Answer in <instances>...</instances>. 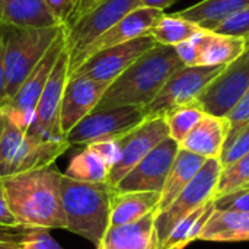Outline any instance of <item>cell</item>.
I'll use <instances>...</instances> for the list:
<instances>
[{"instance_id": "1", "label": "cell", "mask_w": 249, "mask_h": 249, "mask_svg": "<svg viewBox=\"0 0 249 249\" xmlns=\"http://www.w3.org/2000/svg\"><path fill=\"white\" fill-rule=\"evenodd\" d=\"M63 174L53 165L1 178L16 225L29 229H64L61 204Z\"/></svg>"}, {"instance_id": "2", "label": "cell", "mask_w": 249, "mask_h": 249, "mask_svg": "<svg viewBox=\"0 0 249 249\" xmlns=\"http://www.w3.org/2000/svg\"><path fill=\"white\" fill-rule=\"evenodd\" d=\"M184 66L175 47L158 44L108 86L93 111L120 107L144 109L158 96L168 79Z\"/></svg>"}, {"instance_id": "3", "label": "cell", "mask_w": 249, "mask_h": 249, "mask_svg": "<svg viewBox=\"0 0 249 249\" xmlns=\"http://www.w3.org/2000/svg\"><path fill=\"white\" fill-rule=\"evenodd\" d=\"M112 191L107 182H82L63 174L61 204L66 231L98 248L109 228Z\"/></svg>"}, {"instance_id": "4", "label": "cell", "mask_w": 249, "mask_h": 249, "mask_svg": "<svg viewBox=\"0 0 249 249\" xmlns=\"http://www.w3.org/2000/svg\"><path fill=\"white\" fill-rule=\"evenodd\" d=\"M69 147L67 140H47L4 114L0 131V178L50 166Z\"/></svg>"}, {"instance_id": "5", "label": "cell", "mask_w": 249, "mask_h": 249, "mask_svg": "<svg viewBox=\"0 0 249 249\" xmlns=\"http://www.w3.org/2000/svg\"><path fill=\"white\" fill-rule=\"evenodd\" d=\"M0 26L4 42L7 104L64 28L60 25L51 28H16L1 23Z\"/></svg>"}, {"instance_id": "6", "label": "cell", "mask_w": 249, "mask_h": 249, "mask_svg": "<svg viewBox=\"0 0 249 249\" xmlns=\"http://www.w3.org/2000/svg\"><path fill=\"white\" fill-rule=\"evenodd\" d=\"M223 165L220 159H207L194 179L184 188L177 200L163 212L156 213L155 228L159 247L168 239L172 229L190 213L214 198Z\"/></svg>"}, {"instance_id": "7", "label": "cell", "mask_w": 249, "mask_h": 249, "mask_svg": "<svg viewBox=\"0 0 249 249\" xmlns=\"http://www.w3.org/2000/svg\"><path fill=\"white\" fill-rule=\"evenodd\" d=\"M226 66H184L175 71L158 96L144 108V115L159 117L171 109L196 102L198 95L225 70Z\"/></svg>"}, {"instance_id": "8", "label": "cell", "mask_w": 249, "mask_h": 249, "mask_svg": "<svg viewBox=\"0 0 249 249\" xmlns=\"http://www.w3.org/2000/svg\"><path fill=\"white\" fill-rule=\"evenodd\" d=\"M140 7V0H101L92 10L64 29L70 64L104 32Z\"/></svg>"}, {"instance_id": "9", "label": "cell", "mask_w": 249, "mask_h": 249, "mask_svg": "<svg viewBox=\"0 0 249 249\" xmlns=\"http://www.w3.org/2000/svg\"><path fill=\"white\" fill-rule=\"evenodd\" d=\"M144 120V109L139 107L92 111L66 136V140L70 146L86 147L95 142L121 139Z\"/></svg>"}, {"instance_id": "10", "label": "cell", "mask_w": 249, "mask_h": 249, "mask_svg": "<svg viewBox=\"0 0 249 249\" xmlns=\"http://www.w3.org/2000/svg\"><path fill=\"white\" fill-rule=\"evenodd\" d=\"M66 47H67L66 34L63 31L57 36V39L51 44V47L41 58V61L29 73L26 80L15 93V96L1 108L7 117H10L22 127L31 128L35 124V111H36L38 101L41 98V93L50 79V74L60 54L66 50Z\"/></svg>"}, {"instance_id": "11", "label": "cell", "mask_w": 249, "mask_h": 249, "mask_svg": "<svg viewBox=\"0 0 249 249\" xmlns=\"http://www.w3.org/2000/svg\"><path fill=\"white\" fill-rule=\"evenodd\" d=\"M249 89V47L241 57L228 64L225 70L198 95L196 102L206 114L226 117Z\"/></svg>"}, {"instance_id": "12", "label": "cell", "mask_w": 249, "mask_h": 249, "mask_svg": "<svg viewBox=\"0 0 249 249\" xmlns=\"http://www.w3.org/2000/svg\"><path fill=\"white\" fill-rule=\"evenodd\" d=\"M155 45H158V42L150 34L139 36L133 41L98 51L73 71H70V74H83L109 86L133 63H136Z\"/></svg>"}, {"instance_id": "13", "label": "cell", "mask_w": 249, "mask_h": 249, "mask_svg": "<svg viewBox=\"0 0 249 249\" xmlns=\"http://www.w3.org/2000/svg\"><path fill=\"white\" fill-rule=\"evenodd\" d=\"M169 137V130L165 117H147L142 124L130 133L118 139L121 158L118 163L109 171L107 184L114 190L120 181L159 143Z\"/></svg>"}, {"instance_id": "14", "label": "cell", "mask_w": 249, "mask_h": 249, "mask_svg": "<svg viewBox=\"0 0 249 249\" xmlns=\"http://www.w3.org/2000/svg\"><path fill=\"white\" fill-rule=\"evenodd\" d=\"M178 152H179V144L171 137L165 139L120 181V184L114 188V191L162 193Z\"/></svg>"}, {"instance_id": "15", "label": "cell", "mask_w": 249, "mask_h": 249, "mask_svg": "<svg viewBox=\"0 0 249 249\" xmlns=\"http://www.w3.org/2000/svg\"><path fill=\"white\" fill-rule=\"evenodd\" d=\"M70 73V54L66 50L60 54L50 79L41 93L35 111V124L31 127L47 140H66L60 127V111L64 88Z\"/></svg>"}, {"instance_id": "16", "label": "cell", "mask_w": 249, "mask_h": 249, "mask_svg": "<svg viewBox=\"0 0 249 249\" xmlns=\"http://www.w3.org/2000/svg\"><path fill=\"white\" fill-rule=\"evenodd\" d=\"M107 89L108 85L96 82L88 76L69 74L60 111V127L64 139L96 108Z\"/></svg>"}, {"instance_id": "17", "label": "cell", "mask_w": 249, "mask_h": 249, "mask_svg": "<svg viewBox=\"0 0 249 249\" xmlns=\"http://www.w3.org/2000/svg\"><path fill=\"white\" fill-rule=\"evenodd\" d=\"M163 15H165L163 10H158V9H150V7H137V9H134L127 16H124L120 22H117L112 28H109L107 32H104L99 38H96L70 64V71H73L85 60H88L90 55L96 54L98 51H102L105 48H111V47L133 41V39H136L139 36H143V35H149L153 25Z\"/></svg>"}, {"instance_id": "18", "label": "cell", "mask_w": 249, "mask_h": 249, "mask_svg": "<svg viewBox=\"0 0 249 249\" xmlns=\"http://www.w3.org/2000/svg\"><path fill=\"white\" fill-rule=\"evenodd\" d=\"M228 134L229 123L225 117L204 114V117L182 140L179 147L203 156L204 159H220Z\"/></svg>"}, {"instance_id": "19", "label": "cell", "mask_w": 249, "mask_h": 249, "mask_svg": "<svg viewBox=\"0 0 249 249\" xmlns=\"http://www.w3.org/2000/svg\"><path fill=\"white\" fill-rule=\"evenodd\" d=\"M155 217L156 213H152L134 223L109 226L96 249H160Z\"/></svg>"}, {"instance_id": "20", "label": "cell", "mask_w": 249, "mask_h": 249, "mask_svg": "<svg viewBox=\"0 0 249 249\" xmlns=\"http://www.w3.org/2000/svg\"><path fill=\"white\" fill-rule=\"evenodd\" d=\"M197 41V66H228L244 54L247 42L244 36L222 35L204 31Z\"/></svg>"}, {"instance_id": "21", "label": "cell", "mask_w": 249, "mask_h": 249, "mask_svg": "<svg viewBox=\"0 0 249 249\" xmlns=\"http://www.w3.org/2000/svg\"><path fill=\"white\" fill-rule=\"evenodd\" d=\"M160 193L156 191H112L109 226L134 223L158 212Z\"/></svg>"}, {"instance_id": "22", "label": "cell", "mask_w": 249, "mask_h": 249, "mask_svg": "<svg viewBox=\"0 0 249 249\" xmlns=\"http://www.w3.org/2000/svg\"><path fill=\"white\" fill-rule=\"evenodd\" d=\"M0 23L16 28H51L58 25L44 0H0Z\"/></svg>"}, {"instance_id": "23", "label": "cell", "mask_w": 249, "mask_h": 249, "mask_svg": "<svg viewBox=\"0 0 249 249\" xmlns=\"http://www.w3.org/2000/svg\"><path fill=\"white\" fill-rule=\"evenodd\" d=\"M200 241H209V242L249 241V212L214 210L200 235Z\"/></svg>"}, {"instance_id": "24", "label": "cell", "mask_w": 249, "mask_h": 249, "mask_svg": "<svg viewBox=\"0 0 249 249\" xmlns=\"http://www.w3.org/2000/svg\"><path fill=\"white\" fill-rule=\"evenodd\" d=\"M206 160L207 159H204L203 156H198L196 153H191V152L179 147L177 159L171 168L168 179L160 193V203H159L156 213L166 210L177 200V197L184 191V188L200 172V169L203 168Z\"/></svg>"}, {"instance_id": "25", "label": "cell", "mask_w": 249, "mask_h": 249, "mask_svg": "<svg viewBox=\"0 0 249 249\" xmlns=\"http://www.w3.org/2000/svg\"><path fill=\"white\" fill-rule=\"evenodd\" d=\"M248 6L249 0H203L185 10L177 12V15L200 25L206 31H212L226 18Z\"/></svg>"}, {"instance_id": "26", "label": "cell", "mask_w": 249, "mask_h": 249, "mask_svg": "<svg viewBox=\"0 0 249 249\" xmlns=\"http://www.w3.org/2000/svg\"><path fill=\"white\" fill-rule=\"evenodd\" d=\"M214 210V198H212L206 204L185 216L172 229V232L169 233L168 239L163 242L160 249H184L191 242L200 239V235Z\"/></svg>"}, {"instance_id": "27", "label": "cell", "mask_w": 249, "mask_h": 249, "mask_svg": "<svg viewBox=\"0 0 249 249\" xmlns=\"http://www.w3.org/2000/svg\"><path fill=\"white\" fill-rule=\"evenodd\" d=\"M206 29H203L200 25L174 15H163L150 29V35L158 44L162 45H171L175 47L181 42L190 41L200 34H203Z\"/></svg>"}, {"instance_id": "28", "label": "cell", "mask_w": 249, "mask_h": 249, "mask_svg": "<svg viewBox=\"0 0 249 249\" xmlns=\"http://www.w3.org/2000/svg\"><path fill=\"white\" fill-rule=\"evenodd\" d=\"M64 175L82 182H107L109 168L93 150L83 147L71 158Z\"/></svg>"}, {"instance_id": "29", "label": "cell", "mask_w": 249, "mask_h": 249, "mask_svg": "<svg viewBox=\"0 0 249 249\" xmlns=\"http://www.w3.org/2000/svg\"><path fill=\"white\" fill-rule=\"evenodd\" d=\"M204 114L206 112L201 109V107L197 102L185 104L171 109L163 115L168 124L169 137L174 139L178 144H181L182 140L188 136V133L204 117Z\"/></svg>"}, {"instance_id": "30", "label": "cell", "mask_w": 249, "mask_h": 249, "mask_svg": "<svg viewBox=\"0 0 249 249\" xmlns=\"http://www.w3.org/2000/svg\"><path fill=\"white\" fill-rule=\"evenodd\" d=\"M249 181V153L238 159L229 166H225L222 169L217 190H216V197H220L226 193H231Z\"/></svg>"}, {"instance_id": "31", "label": "cell", "mask_w": 249, "mask_h": 249, "mask_svg": "<svg viewBox=\"0 0 249 249\" xmlns=\"http://www.w3.org/2000/svg\"><path fill=\"white\" fill-rule=\"evenodd\" d=\"M225 118L229 123V134H228L226 144H225V149H226L233 142L236 134L249 123V89Z\"/></svg>"}, {"instance_id": "32", "label": "cell", "mask_w": 249, "mask_h": 249, "mask_svg": "<svg viewBox=\"0 0 249 249\" xmlns=\"http://www.w3.org/2000/svg\"><path fill=\"white\" fill-rule=\"evenodd\" d=\"M216 34L232 35V36H248L249 35V6L231 15L223 22H220L214 29Z\"/></svg>"}, {"instance_id": "33", "label": "cell", "mask_w": 249, "mask_h": 249, "mask_svg": "<svg viewBox=\"0 0 249 249\" xmlns=\"http://www.w3.org/2000/svg\"><path fill=\"white\" fill-rule=\"evenodd\" d=\"M216 210L231 212H249V187L242 185L231 193L214 198Z\"/></svg>"}, {"instance_id": "34", "label": "cell", "mask_w": 249, "mask_h": 249, "mask_svg": "<svg viewBox=\"0 0 249 249\" xmlns=\"http://www.w3.org/2000/svg\"><path fill=\"white\" fill-rule=\"evenodd\" d=\"M249 153V123L236 134L233 142L223 150V155L220 158V162L225 166L232 165L238 159Z\"/></svg>"}, {"instance_id": "35", "label": "cell", "mask_w": 249, "mask_h": 249, "mask_svg": "<svg viewBox=\"0 0 249 249\" xmlns=\"http://www.w3.org/2000/svg\"><path fill=\"white\" fill-rule=\"evenodd\" d=\"M86 147L93 150L105 162V165L109 168V171L118 163V160L121 158V149H120L118 139H108V140L95 142Z\"/></svg>"}, {"instance_id": "36", "label": "cell", "mask_w": 249, "mask_h": 249, "mask_svg": "<svg viewBox=\"0 0 249 249\" xmlns=\"http://www.w3.org/2000/svg\"><path fill=\"white\" fill-rule=\"evenodd\" d=\"M22 249H63L61 245L51 236L47 229H29L26 236L23 238Z\"/></svg>"}, {"instance_id": "37", "label": "cell", "mask_w": 249, "mask_h": 249, "mask_svg": "<svg viewBox=\"0 0 249 249\" xmlns=\"http://www.w3.org/2000/svg\"><path fill=\"white\" fill-rule=\"evenodd\" d=\"M44 3L60 26L66 28L70 23L76 7V0H44Z\"/></svg>"}, {"instance_id": "38", "label": "cell", "mask_w": 249, "mask_h": 249, "mask_svg": "<svg viewBox=\"0 0 249 249\" xmlns=\"http://www.w3.org/2000/svg\"><path fill=\"white\" fill-rule=\"evenodd\" d=\"M29 228L0 225V249H22L20 244Z\"/></svg>"}, {"instance_id": "39", "label": "cell", "mask_w": 249, "mask_h": 249, "mask_svg": "<svg viewBox=\"0 0 249 249\" xmlns=\"http://www.w3.org/2000/svg\"><path fill=\"white\" fill-rule=\"evenodd\" d=\"M175 51L179 60L185 66H197V41L196 38L175 45Z\"/></svg>"}, {"instance_id": "40", "label": "cell", "mask_w": 249, "mask_h": 249, "mask_svg": "<svg viewBox=\"0 0 249 249\" xmlns=\"http://www.w3.org/2000/svg\"><path fill=\"white\" fill-rule=\"evenodd\" d=\"M0 225H7V226H19L16 225V220L9 209L7 204V198H6V193H4V187L0 178Z\"/></svg>"}, {"instance_id": "41", "label": "cell", "mask_w": 249, "mask_h": 249, "mask_svg": "<svg viewBox=\"0 0 249 249\" xmlns=\"http://www.w3.org/2000/svg\"><path fill=\"white\" fill-rule=\"evenodd\" d=\"M6 105V71H4V42L0 26V108Z\"/></svg>"}, {"instance_id": "42", "label": "cell", "mask_w": 249, "mask_h": 249, "mask_svg": "<svg viewBox=\"0 0 249 249\" xmlns=\"http://www.w3.org/2000/svg\"><path fill=\"white\" fill-rule=\"evenodd\" d=\"M101 0H76V7H74V12H73V16H71V20L67 26H70L73 22H76L79 18H82L83 15H86L89 10H92ZM66 26V28H67ZM64 28V29H66Z\"/></svg>"}, {"instance_id": "43", "label": "cell", "mask_w": 249, "mask_h": 249, "mask_svg": "<svg viewBox=\"0 0 249 249\" xmlns=\"http://www.w3.org/2000/svg\"><path fill=\"white\" fill-rule=\"evenodd\" d=\"M178 0H140V7H150L158 10H165L171 7Z\"/></svg>"}, {"instance_id": "44", "label": "cell", "mask_w": 249, "mask_h": 249, "mask_svg": "<svg viewBox=\"0 0 249 249\" xmlns=\"http://www.w3.org/2000/svg\"><path fill=\"white\" fill-rule=\"evenodd\" d=\"M3 121H4V114H3V109L0 108V131H1V127H3Z\"/></svg>"}, {"instance_id": "45", "label": "cell", "mask_w": 249, "mask_h": 249, "mask_svg": "<svg viewBox=\"0 0 249 249\" xmlns=\"http://www.w3.org/2000/svg\"><path fill=\"white\" fill-rule=\"evenodd\" d=\"M245 42H247V47H249V35L248 36H245Z\"/></svg>"}, {"instance_id": "46", "label": "cell", "mask_w": 249, "mask_h": 249, "mask_svg": "<svg viewBox=\"0 0 249 249\" xmlns=\"http://www.w3.org/2000/svg\"><path fill=\"white\" fill-rule=\"evenodd\" d=\"M244 185H247V187H249V181H248V182H247V184H244Z\"/></svg>"}]
</instances>
